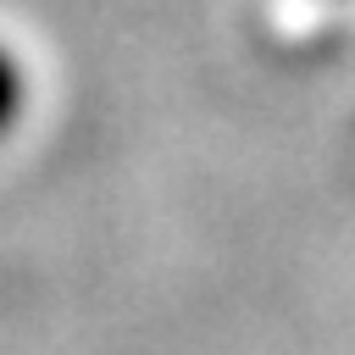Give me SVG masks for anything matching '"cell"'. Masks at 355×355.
<instances>
[{
    "label": "cell",
    "mask_w": 355,
    "mask_h": 355,
    "mask_svg": "<svg viewBox=\"0 0 355 355\" xmlns=\"http://www.w3.org/2000/svg\"><path fill=\"white\" fill-rule=\"evenodd\" d=\"M22 105H28V72H22V61L0 44V133L17 128Z\"/></svg>",
    "instance_id": "cell-1"
}]
</instances>
